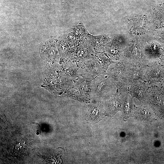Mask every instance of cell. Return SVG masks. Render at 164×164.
<instances>
[{
  "label": "cell",
  "mask_w": 164,
  "mask_h": 164,
  "mask_svg": "<svg viewBox=\"0 0 164 164\" xmlns=\"http://www.w3.org/2000/svg\"><path fill=\"white\" fill-rule=\"evenodd\" d=\"M79 74L74 85L67 93L74 99L88 103L90 102L91 97V85L95 78Z\"/></svg>",
  "instance_id": "1"
},
{
  "label": "cell",
  "mask_w": 164,
  "mask_h": 164,
  "mask_svg": "<svg viewBox=\"0 0 164 164\" xmlns=\"http://www.w3.org/2000/svg\"><path fill=\"white\" fill-rule=\"evenodd\" d=\"M129 31L135 36L140 37L151 33V18L143 13L133 14L125 18Z\"/></svg>",
  "instance_id": "2"
},
{
  "label": "cell",
  "mask_w": 164,
  "mask_h": 164,
  "mask_svg": "<svg viewBox=\"0 0 164 164\" xmlns=\"http://www.w3.org/2000/svg\"><path fill=\"white\" fill-rule=\"evenodd\" d=\"M146 66L158 62L161 53V47L151 33L138 37Z\"/></svg>",
  "instance_id": "3"
},
{
  "label": "cell",
  "mask_w": 164,
  "mask_h": 164,
  "mask_svg": "<svg viewBox=\"0 0 164 164\" xmlns=\"http://www.w3.org/2000/svg\"><path fill=\"white\" fill-rule=\"evenodd\" d=\"M117 87L111 79L104 73L96 77L91 85V97L101 100L111 97L116 92Z\"/></svg>",
  "instance_id": "4"
},
{
  "label": "cell",
  "mask_w": 164,
  "mask_h": 164,
  "mask_svg": "<svg viewBox=\"0 0 164 164\" xmlns=\"http://www.w3.org/2000/svg\"><path fill=\"white\" fill-rule=\"evenodd\" d=\"M120 60L131 65L146 66L138 37L135 36L128 40Z\"/></svg>",
  "instance_id": "5"
},
{
  "label": "cell",
  "mask_w": 164,
  "mask_h": 164,
  "mask_svg": "<svg viewBox=\"0 0 164 164\" xmlns=\"http://www.w3.org/2000/svg\"><path fill=\"white\" fill-rule=\"evenodd\" d=\"M128 64L118 61L111 64L106 72L118 89H128L127 76Z\"/></svg>",
  "instance_id": "6"
},
{
  "label": "cell",
  "mask_w": 164,
  "mask_h": 164,
  "mask_svg": "<svg viewBox=\"0 0 164 164\" xmlns=\"http://www.w3.org/2000/svg\"><path fill=\"white\" fill-rule=\"evenodd\" d=\"M128 39L124 38L114 37L111 39L104 47L103 51L113 61H120L123 50L125 48Z\"/></svg>",
  "instance_id": "7"
},
{
  "label": "cell",
  "mask_w": 164,
  "mask_h": 164,
  "mask_svg": "<svg viewBox=\"0 0 164 164\" xmlns=\"http://www.w3.org/2000/svg\"><path fill=\"white\" fill-rule=\"evenodd\" d=\"M79 74L95 78L105 73L96 60L94 56L77 62Z\"/></svg>",
  "instance_id": "8"
},
{
  "label": "cell",
  "mask_w": 164,
  "mask_h": 164,
  "mask_svg": "<svg viewBox=\"0 0 164 164\" xmlns=\"http://www.w3.org/2000/svg\"><path fill=\"white\" fill-rule=\"evenodd\" d=\"M147 66L142 65H136L128 64L127 76L128 88L145 81V74Z\"/></svg>",
  "instance_id": "9"
},
{
  "label": "cell",
  "mask_w": 164,
  "mask_h": 164,
  "mask_svg": "<svg viewBox=\"0 0 164 164\" xmlns=\"http://www.w3.org/2000/svg\"><path fill=\"white\" fill-rule=\"evenodd\" d=\"M164 77V66L156 62L147 66L145 74V80L149 84L159 83Z\"/></svg>",
  "instance_id": "10"
},
{
  "label": "cell",
  "mask_w": 164,
  "mask_h": 164,
  "mask_svg": "<svg viewBox=\"0 0 164 164\" xmlns=\"http://www.w3.org/2000/svg\"><path fill=\"white\" fill-rule=\"evenodd\" d=\"M149 84L145 81L128 88V91L132 97H135L143 101L145 99Z\"/></svg>",
  "instance_id": "11"
},
{
  "label": "cell",
  "mask_w": 164,
  "mask_h": 164,
  "mask_svg": "<svg viewBox=\"0 0 164 164\" xmlns=\"http://www.w3.org/2000/svg\"><path fill=\"white\" fill-rule=\"evenodd\" d=\"M103 110L102 103L99 101H95L89 106V108L86 114V118L89 119L90 122L94 123L99 121V116L101 115Z\"/></svg>",
  "instance_id": "12"
},
{
  "label": "cell",
  "mask_w": 164,
  "mask_h": 164,
  "mask_svg": "<svg viewBox=\"0 0 164 164\" xmlns=\"http://www.w3.org/2000/svg\"><path fill=\"white\" fill-rule=\"evenodd\" d=\"M87 37V39L95 52H102L104 47L111 39L108 36L106 35L95 37L88 36Z\"/></svg>",
  "instance_id": "13"
},
{
  "label": "cell",
  "mask_w": 164,
  "mask_h": 164,
  "mask_svg": "<svg viewBox=\"0 0 164 164\" xmlns=\"http://www.w3.org/2000/svg\"><path fill=\"white\" fill-rule=\"evenodd\" d=\"M121 94L117 88L116 93L107 101L106 106L108 112H115L121 109L122 102L120 98Z\"/></svg>",
  "instance_id": "14"
},
{
  "label": "cell",
  "mask_w": 164,
  "mask_h": 164,
  "mask_svg": "<svg viewBox=\"0 0 164 164\" xmlns=\"http://www.w3.org/2000/svg\"><path fill=\"white\" fill-rule=\"evenodd\" d=\"M94 56L101 68L106 73L110 65L115 62L112 60L103 52H95Z\"/></svg>",
  "instance_id": "15"
},
{
  "label": "cell",
  "mask_w": 164,
  "mask_h": 164,
  "mask_svg": "<svg viewBox=\"0 0 164 164\" xmlns=\"http://www.w3.org/2000/svg\"><path fill=\"white\" fill-rule=\"evenodd\" d=\"M146 3L153 7L156 6L159 1L162 0H143Z\"/></svg>",
  "instance_id": "16"
}]
</instances>
